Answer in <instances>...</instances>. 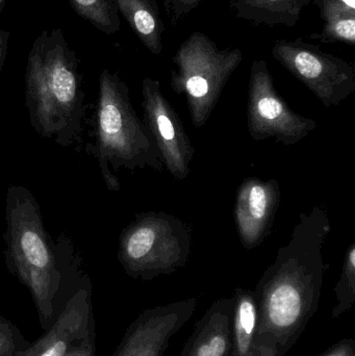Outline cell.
<instances>
[{
    "mask_svg": "<svg viewBox=\"0 0 355 356\" xmlns=\"http://www.w3.org/2000/svg\"><path fill=\"white\" fill-rule=\"evenodd\" d=\"M320 356H355V341L354 339H344L329 347Z\"/></svg>",
    "mask_w": 355,
    "mask_h": 356,
    "instance_id": "23",
    "label": "cell"
},
{
    "mask_svg": "<svg viewBox=\"0 0 355 356\" xmlns=\"http://www.w3.org/2000/svg\"><path fill=\"white\" fill-rule=\"evenodd\" d=\"M79 62L60 29L31 44L25 71V106L38 135L70 147L81 143L85 115Z\"/></svg>",
    "mask_w": 355,
    "mask_h": 356,
    "instance_id": "2",
    "label": "cell"
},
{
    "mask_svg": "<svg viewBox=\"0 0 355 356\" xmlns=\"http://www.w3.org/2000/svg\"><path fill=\"white\" fill-rule=\"evenodd\" d=\"M324 21L322 31L310 39L323 44L344 43L355 46V0H313Z\"/></svg>",
    "mask_w": 355,
    "mask_h": 356,
    "instance_id": "16",
    "label": "cell"
},
{
    "mask_svg": "<svg viewBox=\"0 0 355 356\" xmlns=\"http://www.w3.org/2000/svg\"><path fill=\"white\" fill-rule=\"evenodd\" d=\"M273 58L306 86L324 106H338L355 90L354 65L302 38L277 40Z\"/></svg>",
    "mask_w": 355,
    "mask_h": 356,
    "instance_id": "7",
    "label": "cell"
},
{
    "mask_svg": "<svg viewBox=\"0 0 355 356\" xmlns=\"http://www.w3.org/2000/svg\"><path fill=\"white\" fill-rule=\"evenodd\" d=\"M233 299V347L231 356H260L256 346L258 309L254 291L237 289Z\"/></svg>",
    "mask_w": 355,
    "mask_h": 356,
    "instance_id": "17",
    "label": "cell"
},
{
    "mask_svg": "<svg viewBox=\"0 0 355 356\" xmlns=\"http://www.w3.org/2000/svg\"><path fill=\"white\" fill-rule=\"evenodd\" d=\"M329 229L322 211L302 215L289 244L258 282L254 291L258 355H287L318 311L327 268L322 245Z\"/></svg>",
    "mask_w": 355,
    "mask_h": 356,
    "instance_id": "1",
    "label": "cell"
},
{
    "mask_svg": "<svg viewBox=\"0 0 355 356\" xmlns=\"http://www.w3.org/2000/svg\"><path fill=\"white\" fill-rule=\"evenodd\" d=\"M96 334L92 330L83 341L73 345L65 356H95Z\"/></svg>",
    "mask_w": 355,
    "mask_h": 356,
    "instance_id": "22",
    "label": "cell"
},
{
    "mask_svg": "<svg viewBox=\"0 0 355 356\" xmlns=\"http://www.w3.org/2000/svg\"><path fill=\"white\" fill-rule=\"evenodd\" d=\"M337 305L333 307V319L341 317L354 307L355 302V248L352 246L346 257L341 277L335 288Z\"/></svg>",
    "mask_w": 355,
    "mask_h": 356,
    "instance_id": "19",
    "label": "cell"
},
{
    "mask_svg": "<svg viewBox=\"0 0 355 356\" xmlns=\"http://www.w3.org/2000/svg\"><path fill=\"white\" fill-rule=\"evenodd\" d=\"M279 202V184L274 180H246L238 193L236 219L246 248L258 246L269 236Z\"/></svg>",
    "mask_w": 355,
    "mask_h": 356,
    "instance_id": "12",
    "label": "cell"
},
{
    "mask_svg": "<svg viewBox=\"0 0 355 356\" xmlns=\"http://www.w3.org/2000/svg\"><path fill=\"white\" fill-rule=\"evenodd\" d=\"M144 116L164 165L176 179H185L190 172L189 164L194 149L183 123L160 92L158 81L146 77L142 85Z\"/></svg>",
    "mask_w": 355,
    "mask_h": 356,
    "instance_id": "9",
    "label": "cell"
},
{
    "mask_svg": "<svg viewBox=\"0 0 355 356\" xmlns=\"http://www.w3.org/2000/svg\"><path fill=\"white\" fill-rule=\"evenodd\" d=\"M204 0H165V10L172 24L177 25Z\"/></svg>",
    "mask_w": 355,
    "mask_h": 356,
    "instance_id": "21",
    "label": "cell"
},
{
    "mask_svg": "<svg viewBox=\"0 0 355 356\" xmlns=\"http://www.w3.org/2000/svg\"><path fill=\"white\" fill-rule=\"evenodd\" d=\"M233 307V297L215 301L196 322L179 356H231Z\"/></svg>",
    "mask_w": 355,
    "mask_h": 356,
    "instance_id": "13",
    "label": "cell"
},
{
    "mask_svg": "<svg viewBox=\"0 0 355 356\" xmlns=\"http://www.w3.org/2000/svg\"><path fill=\"white\" fill-rule=\"evenodd\" d=\"M313 0H233L231 10L242 20L256 25L294 27Z\"/></svg>",
    "mask_w": 355,
    "mask_h": 356,
    "instance_id": "14",
    "label": "cell"
},
{
    "mask_svg": "<svg viewBox=\"0 0 355 356\" xmlns=\"http://www.w3.org/2000/svg\"><path fill=\"white\" fill-rule=\"evenodd\" d=\"M248 127L254 140L274 139L294 145L316 129V123L294 113L274 88L265 60L252 63L248 98Z\"/></svg>",
    "mask_w": 355,
    "mask_h": 356,
    "instance_id": "8",
    "label": "cell"
},
{
    "mask_svg": "<svg viewBox=\"0 0 355 356\" xmlns=\"http://www.w3.org/2000/svg\"><path fill=\"white\" fill-rule=\"evenodd\" d=\"M91 152L99 163L102 177L110 191L120 190L110 172L121 167L129 171L150 167L162 171L164 161L146 125L131 106L129 90L118 73L104 69L99 76L95 143Z\"/></svg>",
    "mask_w": 355,
    "mask_h": 356,
    "instance_id": "4",
    "label": "cell"
},
{
    "mask_svg": "<svg viewBox=\"0 0 355 356\" xmlns=\"http://www.w3.org/2000/svg\"><path fill=\"white\" fill-rule=\"evenodd\" d=\"M187 227L165 213H141L119 238L118 259L133 280L174 273L189 257Z\"/></svg>",
    "mask_w": 355,
    "mask_h": 356,
    "instance_id": "6",
    "label": "cell"
},
{
    "mask_svg": "<svg viewBox=\"0 0 355 356\" xmlns=\"http://www.w3.org/2000/svg\"><path fill=\"white\" fill-rule=\"evenodd\" d=\"M8 1V0H0V15H1L2 10H3L4 6H6Z\"/></svg>",
    "mask_w": 355,
    "mask_h": 356,
    "instance_id": "25",
    "label": "cell"
},
{
    "mask_svg": "<svg viewBox=\"0 0 355 356\" xmlns=\"http://www.w3.org/2000/svg\"><path fill=\"white\" fill-rule=\"evenodd\" d=\"M31 344L15 324L0 315V356H15Z\"/></svg>",
    "mask_w": 355,
    "mask_h": 356,
    "instance_id": "20",
    "label": "cell"
},
{
    "mask_svg": "<svg viewBox=\"0 0 355 356\" xmlns=\"http://www.w3.org/2000/svg\"><path fill=\"white\" fill-rule=\"evenodd\" d=\"M196 309L197 300L190 298L145 309L129 326L113 356H164Z\"/></svg>",
    "mask_w": 355,
    "mask_h": 356,
    "instance_id": "10",
    "label": "cell"
},
{
    "mask_svg": "<svg viewBox=\"0 0 355 356\" xmlns=\"http://www.w3.org/2000/svg\"><path fill=\"white\" fill-rule=\"evenodd\" d=\"M115 3L141 43L158 56L164 48L165 24L156 0H115Z\"/></svg>",
    "mask_w": 355,
    "mask_h": 356,
    "instance_id": "15",
    "label": "cell"
},
{
    "mask_svg": "<svg viewBox=\"0 0 355 356\" xmlns=\"http://www.w3.org/2000/svg\"><path fill=\"white\" fill-rule=\"evenodd\" d=\"M242 60L239 48L221 49L202 31H193L181 44L172 58L175 69L171 71V86L187 97L195 127L206 122Z\"/></svg>",
    "mask_w": 355,
    "mask_h": 356,
    "instance_id": "5",
    "label": "cell"
},
{
    "mask_svg": "<svg viewBox=\"0 0 355 356\" xmlns=\"http://www.w3.org/2000/svg\"><path fill=\"white\" fill-rule=\"evenodd\" d=\"M10 37V31L0 27V73H1L4 62H6V56H8Z\"/></svg>",
    "mask_w": 355,
    "mask_h": 356,
    "instance_id": "24",
    "label": "cell"
},
{
    "mask_svg": "<svg viewBox=\"0 0 355 356\" xmlns=\"http://www.w3.org/2000/svg\"><path fill=\"white\" fill-rule=\"evenodd\" d=\"M6 203V268L28 289L46 332L56 320L54 302L63 280L54 245L31 191L13 184L8 186Z\"/></svg>",
    "mask_w": 355,
    "mask_h": 356,
    "instance_id": "3",
    "label": "cell"
},
{
    "mask_svg": "<svg viewBox=\"0 0 355 356\" xmlns=\"http://www.w3.org/2000/svg\"><path fill=\"white\" fill-rule=\"evenodd\" d=\"M85 282L69 299L46 334L15 356H65L73 345L95 330L92 284L88 277Z\"/></svg>",
    "mask_w": 355,
    "mask_h": 356,
    "instance_id": "11",
    "label": "cell"
},
{
    "mask_svg": "<svg viewBox=\"0 0 355 356\" xmlns=\"http://www.w3.org/2000/svg\"><path fill=\"white\" fill-rule=\"evenodd\" d=\"M73 10L81 18L106 35L118 33L120 16L115 0H69Z\"/></svg>",
    "mask_w": 355,
    "mask_h": 356,
    "instance_id": "18",
    "label": "cell"
}]
</instances>
